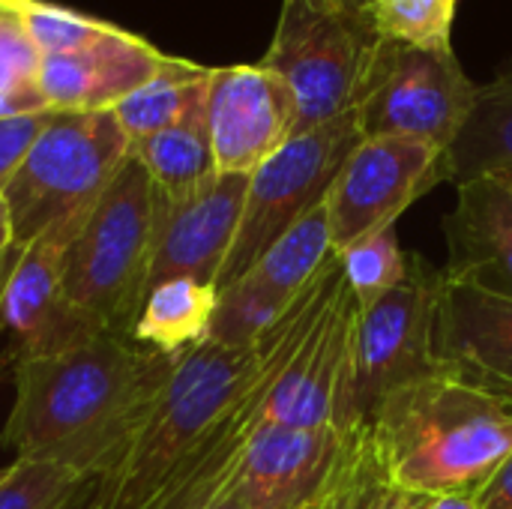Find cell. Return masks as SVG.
I'll use <instances>...</instances> for the list:
<instances>
[{"instance_id":"cell-15","label":"cell","mask_w":512,"mask_h":509,"mask_svg":"<svg viewBox=\"0 0 512 509\" xmlns=\"http://www.w3.org/2000/svg\"><path fill=\"white\" fill-rule=\"evenodd\" d=\"M249 174H216L186 198H165L156 192V240L147 273V291L171 279L219 282L231 255Z\"/></svg>"},{"instance_id":"cell-1","label":"cell","mask_w":512,"mask_h":509,"mask_svg":"<svg viewBox=\"0 0 512 509\" xmlns=\"http://www.w3.org/2000/svg\"><path fill=\"white\" fill-rule=\"evenodd\" d=\"M177 360L114 333L27 360L15 366V402L0 441L15 459L93 480L141 426Z\"/></svg>"},{"instance_id":"cell-38","label":"cell","mask_w":512,"mask_h":509,"mask_svg":"<svg viewBox=\"0 0 512 509\" xmlns=\"http://www.w3.org/2000/svg\"><path fill=\"white\" fill-rule=\"evenodd\" d=\"M3 477H6V468H0V480H3Z\"/></svg>"},{"instance_id":"cell-6","label":"cell","mask_w":512,"mask_h":509,"mask_svg":"<svg viewBox=\"0 0 512 509\" xmlns=\"http://www.w3.org/2000/svg\"><path fill=\"white\" fill-rule=\"evenodd\" d=\"M360 6L342 0H282L264 66L297 102V135L354 111L378 51Z\"/></svg>"},{"instance_id":"cell-11","label":"cell","mask_w":512,"mask_h":509,"mask_svg":"<svg viewBox=\"0 0 512 509\" xmlns=\"http://www.w3.org/2000/svg\"><path fill=\"white\" fill-rule=\"evenodd\" d=\"M444 183V153L414 138H363L324 201L333 252L396 228V219Z\"/></svg>"},{"instance_id":"cell-20","label":"cell","mask_w":512,"mask_h":509,"mask_svg":"<svg viewBox=\"0 0 512 509\" xmlns=\"http://www.w3.org/2000/svg\"><path fill=\"white\" fill-rule=\"evenodd\" d=\"M512 174V60L480 84L477 105L456 144L444 153V183Z\"/></svg>"},{"instance_id":"cell-13","label":"cell","mask_w":512,"mask_h":509,"mask_svg":"<svg viewBox=\"0 0 512 509\" xmlns=\"http://www.w3.org/2000/svg\"><path fill=\"white\" fill-rule=\"evenodd\" d=\"M333 258L327 207L321 204L276 246H270L237 282L219 291L210 339L225 348H252L318 279Z\"/></svg>"},{"instance_id":"cell-26","label":"cell","mask_w":512,"mask_h":509,"mask_svg":"<svg viewBox=\"0 0 512 509\" xmlns=\"http://www.w3.org/2000/svg\"><path fill=\"white\" fill-rule=\"evenodd\" d=\"M42 54L33 45L21 18L9 9L0 12V117L45 111L39 87Z\"/></svg>"},{"instance_id":"cell-4","label":"cell","mask_w":512,"mask_h":509,"mask_svg":"<svg viewBox=\"0 0 512 509\" xmlns=\"http://www.w3.org/2000/svg\"><path fill=\"white\" fill-rule=\"evenodd\" d=\"M129 153L132 141L114 111H54L3 189L12 246L24 249L45 234L75 240Z\"/></svg>"},{"instance_id":"cell-19","label":"cell","mask_w":512,"mask_h":509,"mask_svg":"<svg viewBox=\"0 0 512 509\" xmlns=\"http://www.w3.org/2000/svg\"><path fill=\"white\" fill-rule=\"evenodd\" d=\"M444 237V279L512 297V189L501 177L483 174L456 186Z\"/></svg>"},{"instance_id":"cell-39","label":"cell","mask_w":512,"mask_h":509,"mask_svg":"<svg viewBox=\"0 0 512 509\" xmlns=\"http://www.w3.org/2000/svg\"><path fill=\"white\" fill-rule=\"evenodd\" d=\"M354 3H357V6H363V3H369V0H354Z\"/></svg>"},{"instance_id":"cell-14","label":"cell","mask_w":512,"mask_h":509,"mask_svg":"<svg viewBox=\"0 0 512 509\" xmlns=\"http://www.w3.org/2000/svg\"><path fill=\"white\" fill-rule=\"evenodd\" d=\"M207 129L219 174H252L297 135V102L264 63L213 66Z\"/></svg>"},{"instance_id":"cell-28","label":"cell","mask_w":512,"mask_h":509,"mask_svg":"<svg viewBox=\"0 0 512 509\" xmlns=\"http://www.w3.org/2000/svg\"><path fill=\"white\" fill-rule=\"evenodd\" d=\"M15 15L27 27L30 39L42 57L81 51V48H87V45H93V42H99L117 30L108 21H96V18H87V15H78L72 9L51 6L42 0H24Z\"/></svg>"},{"instance_id":"cell-31","label":"cell","mask_w":512,"mask_h":509,"mask_svg":"<svg viewBox=\"0 0 512 509\" xmlns=\"http://www.w3.org/2000/svg\"><path fill=\"white\" fill-rule=\"evenodd\" d=\"M414 509H480L474 492H441V495H411Z\"/></svg>"},{"instance_id":"cell-29","label":"cell","mask_w":512,"mask_h":509,"mask_svg":"<svg viewBox=\"0 0 512 509\" xmlns=\"http://www.w3.org/2000/svg\"><path fill=\"white\" fill-rule=\"evenodd\" d=\"M54 117L51 108L33 111V114H15V117H0V195L27 159L30 147Z\"/></svg>"},{"instance_id":"cell-41","label":"cell","mask_w":512,"mask_h":509,"mask_svg":"<svg viewBox=\"0 0 512 509\" xmlns=\"http://www.w3.org/2000/svg\"><path fill=\"white\" fill-rule=\"evenodd\" d=\"M0 12H3V9H0Z\"/></svg>"},{"instance_id":"cell-12","label":"cell","mask_w":512,"mask_h":509,"mask_svg":"<svg viewBox=\"0 0 512 509\" xmlns=\"http://www.w3.org/2000/svg\"><path fill=\"white\" fill-rule=\"evenodd\" d=\"M69 243L63 234H45L12 258L0 297V339L12 366L57 357L105 333L63 291Z\"/></svg>"},{"instance_id":"cell-23","label":"cell","mask_w":512,"mask_h":509,"mask_svg":"<svg viewBox=\"0 0 512 509\" xmlns=\"http://www.w3.org/2000/svg\"><path fill=\"white\" fill-rule=\"evenodd\" d=\"M213 66H201L192 60L168 57L165 66L135 93H129L117 108L114 117L123 126L126 138L144 141L207 102V81Z\"/></svg>"},{"instance_id":"cell-32","label":"cell","mask_w":512,"mask_h":509,"mask_svg":"<svg viewBox=\"0 0 512 509\" xmlns=\"http://www.w3.org/2000/svg\"><path fill=\"white\" fill-rule=\"evenodd\" d=\"M9 249H15V246H12V222H9V207H6V201H3V195H0V258H3Z\"/></svg>"},{"instance_id":"cell-2","label":"cell","mask_w":512,"mask_h":509,"mask_svg":"<svg viewBox=\"0 0 512 509\" xmlns=\"http://www.w3.org/2000/svg\"><path fill=\"white\" fill-rule=\"evenodd\" d=\"M273 351V327L252 348L204 342L186 351L141 426L87 483L75 509H150L183 474L207 432L255 387Z\"/></svg>"},{"instance_id":"cell-35","label":"cell","mask_w":512,"mask_h":509,"mask_svg":"<svg viewBox=\"0 0 512 509\" xmlns=\"http://www.w3.org/2000/svg\"><path fill=\"white\" fill-rule=\"evenodd\" d=\"M15 252H18V249H9V252L0 258V297H3V285H6V276H9V267H12Z\"/></svg>"},{"instance_id":"cell-27","label":"cell","mask_w":512,"mask_h":509,"mask_svg":"<svg viewBox=\"0 0 512 509\" xmlns=\"http://www.w3.org/2000/svg\"><path fill=\"white\" fill-rule=\"evenodd\" d=\"M87 483L69 468L15 459L0 480V509H75Z\"/></svg>"},{"instance_id":"cell-8","label":"cell","mask_w":512,"mask_h":509,"mask_svg":"<svg viewBox=\"0 0 512 509\" xmlns=\"http://www.w3.org/2000/svg\"><path fill=\"white\" fill-rule=\"evenodd\" d=\"M480 84L453 48L378 42L354 105L363 138H414L447 153L474 114Z\"/></svg>"},{"instance_id":"cell-16","label":"cell","mask_w":512,"mask_h":509,"mask_svg":"<svg viewBox=\"0 0 512 509\" xmlns=\"http://www.w3.org/2000/svg\"><path fill=\"white\" fill-rule=\"evenodd\" d=\"M435 357L447 378L512 411V297L444 279Z\"/></svg>"},{"instance_id":"cell-10","label":"cell","mask_w":512,"mask_h":509,"mask_svg":"<svg viewBox=\"0 0 512 509\" xmlns=\"http://www.w3.org/2000/svg\"><path fill=\"white\" fill-rule=\"evenodd\" d=\"M360 303L348 288L345 270L279 378L264 405L261 426L294 429H348L354 420V348Z\"/></svg>"},{"instance_id":"cell-33","label":"cell","mask_w":512,"mask_h":509,"mask_svg":"<svg viewBox=\"0 0 512 509\" xmlns=\"http://www.w3.org/2000/svg\"><path fill=\"white\" fill-rule=\"evenodd\" d=\"M378 509H414V498L408 495V492H402V489H390V495L381 501V507Z\"/></svg>"},{"instance_id":"cell-24","label":"cell","mask_w":512,"mask_h":509,"mask_svg":"<svg viewBox=\"0 0 512 509\" xmlns=\"http://www.w3.org/2000/svg\"><path fill=\"white\" fill-rule=\"evenodd\" d=\"M372 33L393 45L453 48L459 0H369L360 6Z\"/></svg>"},{"instance_id":"cell-22","label":"cell","mask_w":512,"mask_h":509,"mask_svg":"<svg viewBox=\"0 0 512 509\" xmlns=\"http://www.w3.org/2000/svg\"><path fill=\"white\" fill-rule=\"evenodd\" d=\"M132 156L144 165L159 195L177 201L213 180L216 159L207 129V102L180 123L132 144Z\"/></svg>"},{"instance_id":"cell-30","label":"cell","mask_w":512,"mask_h":509,"mask_svg":"<svg viewBox=\"0 0 512 509\" xmlns=\"http://www.w3.org/2000/svg\"><path fill=\"white\" fill-rule=\"evenodd\" d=\"M480 509H512V453L474 492Z\"/></svg>"},{"instance_id":"cell-9","label":"cell","mask_w":512,"mask_h":509,"mask_svg":"<svg viewBox=\"0 0 512 509\" xmlns=\"http://www.w3.org/2000/svg\"><path fill=\"white\" fill-rule=\"evenodd\" d=\"M444 273L411 252L402 285L360 309L354 348V420H366L393 390L438 375L435 324Z\"/></svg>"},{"instance_id":"cell-17","label":"cell","mask_w":512,"mask_h":509,"mask_svg":"<svg viewBox=\"0 0 512 509\" xmlns=\"http://www.w3.org/2000/svg\"><path fill=\"white\" fill-rule=\"evenodd\" d=\"M342 447L345 429L258 426L240 456L234 492L246 509H318Z\"/></svg>"},{"instance_id":"cell-25","label":"cell","mask_w":512,"mask_h":509,"mask_svg":"<svg viewBox=\"0 0 512 509\" xmlns=\"http://www.w3.org/2000/svg\"><path fill=\"white\" fill-rule=\"evenodd\" d=\"M336 255H339L348 288L354 291L360 309L372 306L375 300L390 294L396 285H402L408 276V267H411V252H405L399 246L396 228L369 234V237L345 246Z\"/></svg>"},{"instance_id":"cell-37","label":"cell","mask_w":512,"mask_h":509,"mask_svg":"<svg viewBox=\"0 0 512 509\" xmlns=\"http://www.w3.org/2000/svg\"><path fill=\"white\" fill-rule=\"evenodd\" d=\"M495 177H501V180H504V183L512 189V174H495Z\"/></svg>"},{"instance_id":"cell-21","label":"cell","mask_w":512,"mask_h":509,"mask_svg":"<svg viewBox=\"0 0 512 509\" xmlns=\"http://www.w3.org/2000/svg\"><path fill=\"white\" fill-rule=\"evenodd\" d=\"M219 291L195 279H171L147 291L132 342L159 351L165 357H183L186 351L210 339Z\"/></svg>"},{"instance_id":"cell-5","label":"cell","mask_w":512,"mask_h":509,"mask_svg":"<svg viewBox=\"0 0 512 509\" xmlns=\"http://www.w3.org/2000/svg\"><path fill=\"white\" fill-rule=\"evenodd\" d=\"M156 186L129 153L63 258L66 297L105 333L129 336L147 297Z\"/></svg>"},{"instance_id":"cell-7","label":"cell","mask_w":512,"mask_h":509,"mask_svg":"<svg viewBox=\"0 0 512 509\" xmlns=\"http://www.w3.org/2000/svg\"><path fill=\"white\" fill-rule=\"evenodd\" d=\"M363 141L357 111L294 135L249 174L240 228L219 273L216 291L237 282L270 246L315 213L336 183L342 165Z\"/></svg>"},{"instance_id":"cell-36","label":"cell","mask_w":512,"mask_h":509,"mask_svg":"<svg viewBox=\"0 0 512 509\" xmlns=\"http://www.w3.org/2000/svg\"><path fill=\"white\" fill-rule=\"evenodd\" d=\"M24 0H0V9H9V12H18Z\"/></svg>"},{"instance_id":"cell-18","label":"cell","mask_w":512,"mask_h":509,"mask_svg":"<svg viewBox=\"0 0 512 509\" xmlns=\"http://www.w3.org/2000/svg\"><path fill=\"white\" fill-rule=\"evenodd\" d=\"M165 60L168 54L147 39L117 27L81 51L42 57L39 87L51 111H114L129 93L144 87Z\"/></svg>"},{"instance_id":"cell-40","label":"cell","mask_w":512,"mask_h":509,"mask_svg":"<svg viewBox=\"0 0 512 509\" xmlns=\"http://www.w3.org/2000/svg\"><path fill=\"white\" fill-rule=\"evenodd\" d=\"M342 3H351V6H357V3H354V0H342Z\"/></svg>"},{"instance_id":"cell-3","label":"cell","mask_w":512,"mask_h":509,"mask_svg":"<svg viewBox=\"0 0 512 509\" xmlns=\"http://www.w3.org/2000/svg\"><path fill=\"white\" fill-rule=\"evenodd\" d=\"M387 477L408 495L477 492L512 453V411L444 372L384 396L366 417Z\"/></svg>"},{"instance_id":"cell-34","label":"cell","mask_w":512,"mask_h":509,"mask_svg":"<svg viewBox=\"0 0 512 509\" xmlns=\"http://www.w3.org/2000/svg\"><path fill=\"white\" fill-rule=\"evenodd\" d=\"M210 509H246V507H243V501L237 498V492L231 489V492H228L225 498H219V501H216V504H213Z\"/></svg>"}]
</instances>
